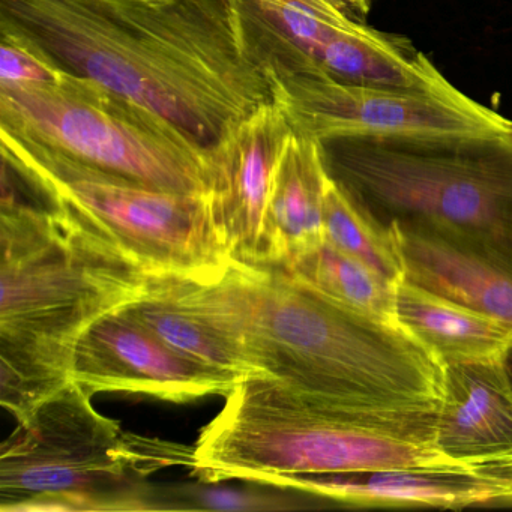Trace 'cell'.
<instances>
[{"label": "cell", "instance_id": "cell-14", "mask_svg": "<svg viewBox=\"0 0 512 512\" xmlns=\"http://www.w3.org/2000/svg\"><path fill=\"white\" fill-rule=\"evenodd\" d=\"M328 185L319 140L290 131L272 179L262 268H284L299 254L326 241Z\"/></svg>", "mask_w": 512, "mask_h": 512}, {"label": "cell", "instance_id": "cell-21", "mask_svg": "<svg viewBox=\"0 0 512 512\" xmlns=\"http://www.w3.org/2000/svg\"><path fill=\"white\" fill-rule=\"evenodd\" d=\"M0 55V83L35 85L61 79V71L55 70L40 56L20 46L16 41L2 38Z\"/></svg>", "mask_w": 512, "mask_h": 512}, {"label": "cell", "instance_id": "cell-7", "mask_svg": "<svg viewBox=\"0 0 512 512\" xmlns=\"http://www.w3.org/2000/svg\"><path fill=\"white\" fill-rule=\"evenodd\" d=\"M0 133L142 187L208 196L209 149L91 80L0 83Z\"/></svg>", "mask_w": 512, "mask_h": 512}, {"label": "cell", "instance_id": "cell-13", "mask_svg": "<svg viewBox=\"0 0 512 512\" xmlns=\"http://www.w3.org/2000/svg\"><path fill=\"white\" fill-rule=\"evenodd\" d=\"M436 442L457 463L512 461V379L503 361L445 364Z\"/></svg>", "mask_w": 512, "mask_h": 512}, {"label": "cell", "instance_id": "cell-5", "mask_svg": "<svg viewBox=\"0 0 512 512\" xmlns=\"http://www.w3.org/2000/svg\"><path fill=\"white\" fill-rule=\"evenodd\" d=\"M437 410L349 406L250 377L224 397L223 409L203 428L191 469L208 484L278 487L304 475L469 467L437 446Z\"/></svg>", "mask_w": 512, "mask_h": 512}, {"label": "cell", "instance_id": "cell-11", "mask_svg": "<svg viewBox=\"0 0 512 512\" xmlns=\"http://www.w3.org/2000/svg\"><path fill=\"white\" fill-rule=\"evenodd\" d=\"M290 131L280 107L269 103L227 130L209 149V205L235 265L265 262L266 209Z\"/></svg>", "mask_w": 512, "mask_h": 512}, {"label": "cell", "instance_id": "cell-4", "mask_svg": "<svg viewBox=\"0 0 512 512\" xmlns=\"http://www.w3.org/2000/svg\"><path fill=\"white\" fill-rule=\"evenodd\" d=\"M335 185L379 229L430 233L512 275V133L319 140Z\"/></svg>", "mask_w": 512, "mask_h": 512}, {"label": "cell", "instance_id": "cell-6", "mask_svg": "<svg viewBox=\"0 0 512 512\" xmlns=\"http://www.w3.org/2000/svg\"><path fill=\"white\" fill-rule=\"evenodd\" d=\"M92 395L71 383L2 443L0 511H149L157 502L146 478L193 467L194 448L125 433Z\"/></svg>", "mask_w": 512, "mask_h": 512}, {"label": "cell", "instance_id": "cell-8", "mask_svg": "<svg viewBox=\"0 0 512 512\" xmlns=\"http://www.w3.org/2000/svg\"><path fill=\"white\" fill-rule=\"evenodd\" d=\"M4 163L41 200L160 280L212 281L232 262L208 196L152 190L0 133Z\"/></svg>", "mask_w": 512, "mask_h": 512}, {"label": "cell", "instance_id": "cell-16", "mask_svg": "<svg viewBox=\"0 0 512 512\" xmlns=\"http://www.w3.org/2000/svg\"><path fill=\"white\" fill-rule=\"evenodd\" d=\"M397 322L443 364L503 361L512 326L403 280L395 287Z\"/></svg>", "mask_w": 512, "mask_h": 512}, {"label": "cell", "instance_id": "cell-9", "mask_svg": "<svg viewBox=\"0 0 512 512\" xmlns=\"http://www.w3.org/2000/svg\"><path fill=\"white\" fill-rule=\"evenodd\" d=\"M269 80L290 128L311 139L347 133H512L511 121L467 97L344 85L323 71Z\"/></svg>", "mask_w": 512, "mask_h": 512}, {"label": "cell", "instance_id": "cell-22", "mask_svg": "<svg viewBox=\"0 0 512 512\" xmlns=\"http://www.w3.org/2000/svg\"><path fill=\"white\" fill-rule=\"evenodd\" d=\"M338 13L343 14L350 22L359 26H367L371 0H326Z\"/></svg>", "mask_w": 512, "mask_h": 512}, {"label": "cell", "instance_id": "cell-18", "mask_svg": "<svg viewBox=\"0 0 512 512\" xmlns=\"http://www.w3.org/2000/svg\"><path fill=\"white\" fill-rule=\"evenodd\" d=\"M280 269L343 307L398 323L395 317L397 286L328 241L299 254Z\"/></svg>", "mask_w": 512, "mask_h": 512}, {"label": "cell", "instance_id": "cell-3", "mask_svg": "<svg viewBox=\"0 0 512 512\" xmlns=\"http://www.w3.org/2000/svg\"><path fill=\"white\" fill-rule=\"evenodd\" d=\"M0 250V404L20 422L73 383L82 335L158 278L64 209L20 200L7 176Z\"/></svg>", "mask_w": 512, "mask_h": 512}, {"label": "cell", "instance_id": "cell-20", "mask_svg": "<svg viewBox=\"0 0 512 512\" xmlns=\"http://www.w3.org/2000/svg\"><path fill=\"white\" fill-rule=\"evenodd\" d=\"M307 493L290 488L218 487L202 482L155 491L158 509H203V511H287L307 508L301 502Z\"/></svg>", "mask_w": 512, "mask_h": 512}, {"label": "cell", "instance_id": "cell-2", "mask_svg": "<svg viewBox=\"0 0 512 512\" xmlns=\"http://www.w3.org/2000/svg\"><path fill=\"white\" fill-rule=\"evenodd\" d=\"M257 376L299 394L374 409H439L445 364L398 323L343 307L280 268L233 265L182 281Z\"/></svg>", "mask_w": 512, "mask_h": 512}, {"label": "cell", "instance_id": "cell-19", "mask_svg": "<svg viewBox=\"0 0 512 512\" xmlns=\"http://www.w3.org/2000/svg\"><path fill=\"white\" fill-rule=\"evenodd\" d=\"M325 235L329 244L394 286L404 280L403 262L389 233L359 211L331 178L325 199Z\"/></svg>", "mask_w": 512, "mask_h": 512}, {"label": "cell", "instance_id": "cell-17", "mask_svg": "<svg viewBox=\"0 0 512 512\" xmlns=\"http://www.w3.org/2000/svg\"><path fill=\"white\" fill-rule=\"evenodd\" d=\"M127 308L182 355L241 380L257 377L241 347L188 299L182 280L158 278L142 299Z\"/></svg>", "mask_w": 512, "mask_h": 512}, {"label": "cell", "instance_id": "cell-12", "mask_svg": "<svg viewBox=\"0 0 512 512\" xmlns=\"http://www.w3.org/2000/svg\"><path fill=\"white\" fill-rule=\"evenodd\" d=\"M278 487L344 506L463 508L512 499V461L469 467H395L304 475Z\"/></svg>", "mask_w": 512, "mask_h": 512}, {"label": "cell", "instance_id": "cell-23", "mask_svg": "<svg viewBox=\"0 0 512 512\" xmlns=\"http://www.w3.org/2000/svg\"><path fill=\"white\" fill-rule=\"evenodd\" d=\"M503 365H505L506 371H508L509 376L512 379V346L509 347L508 352H506L505 358H503Z\"/></svg>", "mask_w": 512, "mask_h": 512}, {"label": "cell", "instance_id": "cell-1", "mask_svg": "<svg viewBox=\"0 0 512 512\" xmlns=\"http://www.w3.org/2000/svg\"><path fill=\"white\" fill-rule=\"evenodd\" d=\"M0 37L152 110L205 149L274 103L235 0H0Z\"/></svg>", "mask_w": 512, "mask_h": 512}, {"label": "cell", "instance_id": "cell-10", "mask_svg": "<svg viewBox=\"0 0 512 512\" xmlns=\"http://www.w3.org/2000/svg\"><path fill=\"white\" fill-rule=\"evenodd\" d=\"M71 382L89 392H128L187 403L226 397L241 379L200 364L167 346L128 308L95 322L77 344Z\"/></svg>", "mask_w": 512, "mask_h": 512}, {"label": "cell", "instance_id": "cell-15", "mask_svg": "<svg viewBox=\"0 0 512 512\" xmlns=\"http://www.w3.org/2000/svg\"><path fill=\"white\" fill-rule=\"evenodd\" d=\"M404 280L512 326V275L478 254L430 233L388 230Z\"/></svg>", "mask_w": 512, "mask_h": 512}]
</instances>
